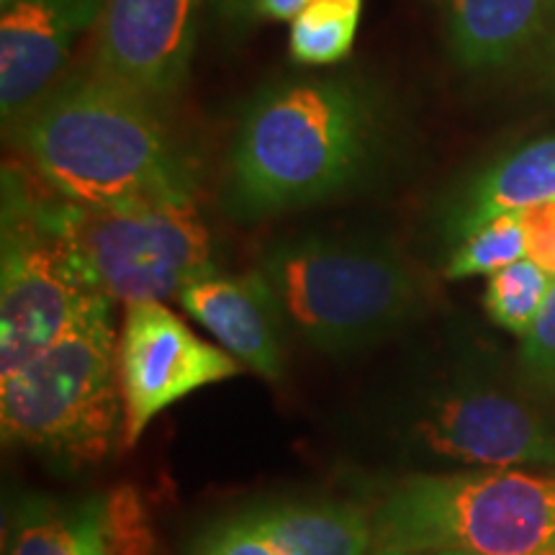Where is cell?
I'll use <instances>...</instances> for the list:
<instances>
[{
	"mask_svg": "<svg viewBox=\"0 0 555 555\" xmlns=\"http://www.w3.org/2000/svg\"><path fill=\"white\" fill-rule=\"evenodd\" d=\"M391 101L360 75H317L260 88L227 157L224 208L255 221L356 191L386 163Z\"/></svg>",
	"mask_w": 555,
	"mask_h": 555,
	"instance_id": "6da1fadb",
	"label": "cell"
},
{
	"mask_svg": "<svg viewBox=\"0 0 555 555\" xmlns=\"http://www.w3.org/2000/svg\"><path fill=\"white\" fill-rule=\"evenodd\" d=\"M9 129L41 183L69 204L196 198L198 159L159 103L95 69L60 78Z\"/></svg>",
	"mask_w": 555,
	"mask_h": 555,
	"instance_id": "7a4b0ae2",
	"label": "cell"
},
{
	"mask_svg": "<svg viewBox=\"0 0 555 555\" xmlns=\"http://www.w3.org/2000/svg\"><path fill=\"white\" fill-rule=\"evenodd\" d=\"M258 273L291 330L332 356L397 332L416 307V278L391 242L371 234L309 232L270 242Z\"/></svg>",
	"mask_w": 555,
	"mask_h": 555,
	"instance_id": "3957f363",
	"label": "cell"
},
{
	"mask_svg": "<svg viewBox=\"0 0 555 555\" xmlns=\"http://www.w3.org/2000/svg\"><path fill=\"white\" fill-rule=\"evenodd\" d=\"M376 547L412 555H540L555 551V478L519 470L420 476L373 519Z\"/></svg>",
	"mask_w": 555,
	"mask_h": 555,
	"instance_id": "277c9868",
	"label": "cell"
},
{
	"mask_svg": "<svg viewBox=\"0 0 555 555\" xmlns=\"http://www.w3.org/2000/svg\"><path fill=\"white\" fill-rule=\"evenodd\" d=\"M111 307L0 378V429L21 446L67 463H99L124 435V399Z\"/></svg>",
	"mask_w": 555,
	"mask_h": 555,
	"instance_id": "5b68a950",
	"label": "cell"
},
{
	"mask_svg": "<svg viewBox=\"0 0 555 555\" xmlns=\"http://www.w3.org/2000/svg\"><path fill=\"white\" fill-rule=\"evenodd\" d=\"M41 217L111 304L165 301L214 273V240L196 198L80 206L39 198Z\"/></svg>",
	"mask_w": 555,
	"mask_h": 555,
	"instance_id": "8992f818",
	"label": "cell"
},
{
	"mask_svg": "<svg viewBox=\"0 0 555 555\" xmlns=\"http://www.w3.org/2000/svg\"><path fill=\"white\" fill-rule=\"evenodd\" d=\"M0 378L60 343L95 311L114 307L41 217L16 168L3 170L0 260Z\"/></svg>",
	"mask_w": 555,
	"mask_h": 555,
	"instance_id": "52a82bcc",
	"label": "cell"
},
{
	"mask_svg": "<svg viewBox=\"0 0 555 555\" xmlns=\"http://www.w3.org/2000/svg\"><path fill=\"white\" fill-rule=\"evenodd\" d=\"M116 363L127 448H134L150 422L168 406L242 373L237 358L224 347L204 343L163 301L127 307Z\"/></svg>",
	"mask_w": 555,
	"mask_h": 555,
	"instance_id": "ba28073f",
	"label": "cell"
},
{
	"mask_svg": "<svg viewBox=\"0 0 555 555\" xmlns=\"http://www.w3.org/2000/svg\"><path fill=\"white\" fill-rule=\"evenodd\" d=\"M204 0H106L93 69L163 106L180 93L196 52Z\"/></svg>",
	"mask_w": 555,
	"mask_h": 555,
	"instance_id": "9c48e42d",
	"label": "cell"
},
{
	"mask_svg": "<svg viewBox=\"0 0 555 555\" xmlns=\"http://www.w3.org/2000/svg\"><path fill=\"white\" fill-rule=\"evenodd\" d=\"M414 433L429 453L466 466H555V429L545 416L489 388H457L433 399Z\"/></svg>",
	"mask_w": 555,
	"mask_h": 555,
	"instance_id": "30bf717a",
	"label": "cell"
},
{
	"mask_svg": "<svg viewBox=\"0 0 555 555\" xmlns=\"http://www.w3.org/2000/svg\"><path fill=\"white\" fill-rule=\"evenodd\" d=\"M5 555H155V535L134 489L50 502L26 499L5 530Z\"/></svg>",
	"mask_w": 555,
	"mask_h": 555,
	"instance_id": "8fae6325",
	"label": "cell"
},
{
	"mask_svg": "<svg viewBox=\"0 0 555 555\" xmlns=\"http://www.w3.org/2000/svg\"><path fill=\"white\" fill-rule=\"evenodd\" d=\"M106 0H0V114L5 129L60 80Z\"/></svg>",
	"mask_w": 555,
	"mask_h": 555,
	"instance_id": "7c38bea8",
	"label": "cell"
},
{
	"mask_svg": "<svg viewBox=\"0 0 555 555\" xmlns=\"http://www.w3.org/2000/svg\"><path fill=\"white\" fill-rule=\"evenodd\" d=\"M178 301L249 371L268 380L283 376V332L288 324L258 270L242 275L214 270L180 291Z\"/></svg>",
	"mask_w": 555,
	"mask_h": 555,
	"instance_id": "4fadbf2b",
	"label": "cell"
},
{
	"mask_svg": "<svg viewBox=\"0 0 555 555\" xmlns=\"http://www.w3.org/2000/svg\"><path fill=\"white\" fill-rule=\"evenodd\" d=\"M553 21L555 0H450V54L463 69L504 67L543 44Z\"/></svg>",
	"mask_w": 555,
	"mask_h": 555,
	"instance_id": "5bb4252c",
	"label": "cell"
},
{
	"mask_svg": "<svg viewBox=\"0 0 555 555\" xmlns=\"http://www.w3.org/2000/svg\"><path fill=\"white\" fill-rule=\"evenodd\" d=\"M555 198V134L535 139L470 180L453 208V227L461 237L483 221L506 211L540 206Z\"/></svg>",
	"mask_w": 555,
	"mask_h": 555,
	"instance_id": "9a60e30c",
	"label": "cell"
},
{
	"mask_svg": "<svg viewBox=\"0 0 555 555\" xmlns=\"http://www.w3.org/2000/svg\"><path fill=\"white\" fill-rule=\"evenodd\" d=\"M253 512L283 555H371L376 551L373 522L350 504L278 502L255 506Z\"/></svg>",
	"mask_w": 555,
	"mask_h": 555,
	"instance_id": "2e32d148",
	"label": "cell"
},
{
	"mask_svg": "<svg viewBox=\"0 0 555 555\" xmlns=\"http://www.w3.org/2000/svg\"><path fill=\"white\" fill-rule=\"evenodd\" d=\"M527 258V224L522 211H506L483 221L450 255L448 278L494 275L496 270Z\"/></svg>",
	"mask_w": 555,
	"mask_h": 555,
	"instance_id": "e0dca14e",
	"label": "cell"
},
{
	"mask_svg": "<svg viewBox=\"0 0 555 555\" xmlns=\"http://www.w3.org/2000/svg\"><path fill=\"white\" fill-rule=\"evenodd\" d=\"M553 281L555 278L530 258L496 270L486 286V311L502 330L525 335L543 309Z\"/></svg>",
	"mask_w": 555,
	"mask_h": 555,
	"instance_id": "ac0fdd59",
	"label": "cell"
},
{
	"mask_svg": "<svg viewBox=\"0 0 555 555\" xmlns=\"http://www.w3.org/2000/svg\"><path fill=\"white\" fill-rule=\"evenodd\" d=\"M358 26V11L335 3H309L291 24V57L301 65H335L350 54Z\"/></svg>",
	"mask_w": 555,
	"mask_h": 555,
	"instance_id": "d6986e66",
	"label": "cell"
},
{
	"mask_svg": "<svg viewBox=\"0 0 555 555\" xmlns=\"http://www.w3.org/2000/svg\"><path fill=\"white\" fill-rule=\"evenodd\" d=\"M519 363L527 384L555 397V281L538 319L522 335Z\"/></svg>",
	"mask_w": 555,
	"mask_h": 555,
	"instance_id": "ffe728a7",
	"label": "cell"
},
{
	"mask_svg": "<svg viewBox=\"0 0 555 555\" xmlns=\"http://www.w3.org/2000/svg\"><path fill=\"white\" fill-rule=\"evenodd\" d=\"M193 555H283L275 540L262 530L255 512H242L206 532Z\"/></svg>",
	"mask_w": 555,
	"mask_h": 555,
	"instance_id": "44dd1931",
	"label": "cell"
},
{
	"mask_svg": "<svg viewBox=\"0 0 555 555\" xmlns=\"http://www.w3.org/2000/svg\"><path fill=\"white\" fill-rule=\"evenodd\" d=\"M522 217L527 224V258L555 278V224L540 217L535 208H522Z\"/></svg>",
	"mask_w": 555,
	"mask_h": 555,
	"instance_id": "7402d4cb",
	"label": "cell"
},
{
	"mask_svg": "<svg viewBox=\"0 0 555 555\" xmlns=\"http://www.w3.org/2000/svg\"><path fill=\"white\" fill-rule=\"evenodd\" d=\"M211 5L221 24H227L234 31L247 29L258 21L255 18V0H211Z\"/></svg>",
	"mask_w": 555,
	"mask_h": 555,
	"instance_id": "603a6c76",
	"label": "cell"
},
{
	"mask_svg": "<svg viewBox=\"0 0 555 555\" xmlns=\"http://www.w3.org/2000/svg\"><path fill=\"white\" fill-rule=\"evenodd\" d=\"M311 0H255V18L262 21H288L294 24Z\"/></svg>",
	"mask_w": 555,
	"mask_h": 555,
	"instance_id": "cb8c5ba5",
	"label": "cell"
},
{
	"mask_svg": "<svg viewBox=\"0 0 555 555\" xmlns=\"http://www.w3.org/2000/svg\"><path fill=\"white\" fill-rule=\"evenodd\" d=\"M538 60H540V67H543V78L555 88V21L551 31H547V37L543 39V44H540Z\"/></svg>",
	"mask_w": 555,
	"mask_h": 555,
	"instance_id": "d4e9b609",
	"label": "cell"
},
{
	"mask_svg": "<svg viewBox=\"0 0 555 555\" xmlns=\"http://www.w3.org/2000/svg\"><path fill=\"white\" fill-rule=\"evenodd\" d=\"M311 3H335V5H345V9L363 13V0H311Z\"/></svg>",
	"mask_w": 555,
	"mask_h": 555,
	"instance_id": "484cf974",
	"label": "cell"
},
{
	"mask_svg": "<svg viewBox=\"0 0 555 555\" xmlns=\"http://www.w3.org/2000/svg\"><path fill=\"white\" fill-rule=\"evenodd\" d=\"M371 555H412V553H401V551H391V547H376Z\"/></svg>",
	"mask_w": 555,
	"mask_h": 555,
	"instance_id": "4316f807",
	"label": "cell"
},
{
	"mask_svg": "<svg viewBox=\"0 0 555 555\" xmlns=\"http://www.w3.org/2000/svg\"><path fill=\"white\" fill-rule=\"evenodd\" d=\"M433 555H466V553H433ZM540 555H555V551L553 553H540Z\"/></svg>",
	"mask_w": 555,
	"mask_h": 555,
	"instance_id": "83f0119b",
	"label": "cell"
}]
</instances>
